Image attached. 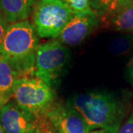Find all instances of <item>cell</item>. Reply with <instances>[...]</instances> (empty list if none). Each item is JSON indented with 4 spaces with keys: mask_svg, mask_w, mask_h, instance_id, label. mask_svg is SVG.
I'll use <instances>...</instances> for the list:
<instances>
[{
    "mask_svg": "<svg viewBox=\"0 0 133 133\" xmlns=\"http://www.w3.org/2000/svg\"><path fill=\"white\" fill-rule=\"evenodd\" d=\"M30 8L28 0H0V11L10 24L27 20Z\"/></svg>",
    "mask_w": 133,
    "mask_h": 133,
    "instance_id": "10",
    "label": "cell"
},
{
    "mask_svg": "<svg viewBox=\"0 0 133 133\" xmlns=\"http://www.w3.org/2000/svg\"><path fill=\"white\" fill-rule=\"evenodd\" d=\"M9 23L7 22L5 16L0 11V46L2 43V41L5 38L6 31L9 27Z\"/></svg>",
    "mask_w": 133,
    "mask_h": 133,
    "instance_id": "17",
    "label": "cell"
},
{
    "mask_svg": "<svg viewBox=\"0 0 133 133\" xmlns=\"http://www.w3.org/2000/svg\"><path fill=\"white\" fill-rule=\"evenodd\" d=\"M63 1H64V0H63Z\"/></svg>",
    "mask_w": 133,
    "mask_h": 133,
    "instance_id": "23",
    "label": "cell"
},
{
    "mask_svg": "<svg viewBox=\"0 0 133 133\" xmlns=\"http://www.w3.org/2000/svg\"><path fill=\"white\" fill-rule=\"evenodd\" d=\"M133 4V0H114L109 6V9L104 16H107L118 11V10Z\"/></svg>",
    "mask_w": 133,
    "mask_h": 133,
    "instance_id": "15",
    "label": "cell"
},
{
    "mask_svg": "<svg viewBox=\"0 0 133 133\" xmlns=\"http://www.w3.org/2000/svg\"><path fill=\"white\" fill-rule=\"evenodd\" d=\"M114 0H90V6L100 18L106 14L109 6Z\"/></svg>",
    "mask_w": 133,
    "mask_h": 133,
    "instance_id": "14",
    "label": "cell"
},
{
    "mask_svg": "<svg viewBox=\"0 0 133 133\" xmlns=\"http://www.w3.org/2000/svg\"><path fill=\"white\" fill-rule=\"evenodd\" d=\"M38 35L28 20L10 24L0 46V53L19 78L33 77L38 47Z\"/></svg>",
    "mask_w": 133,
    "mask_h": 133,
    "instance_id": "2",
    "label": "cell"
},
{
    "mask_svg": "<svg viewBox=\"0 0 133 133\" xmlns=\"http://www.w3.org/2000/svg\"><path fill=\"white\" fill-rule=\"evenodd\" d=\"M88 133H106L104 131H94V132H89Z\"/></svg>",
    "mask_w": 133,
    "mask_h": 133,
    "instance_id": "20",
    "label": "cell"
},
{
    "mask_svg": "<svg viewBox=\"0 0 133 133\" xmlns=\"http://www.w3.org/2000/svg\"><path fill=\"white\" fill-rule=\"evenodd\" d=\"M35 1H36V0H28L29 5H30V7H32V6H33V4H34V2H35Z\"/></svg>",
    "mask_w": 133,
    "mask_h": 133,
    "instance_id": "19",
    "label": "cell"
},
{
    "mask_svg": "<svg viewBox=\"0 0 133 133\" xmlns=\"http://www.w3.org/2000/svg\"><path fill=\"white\" fill-rule=\"evenodd\" d=\"M70 51L60 41L38 45L35 63V76L51 88L61 77L70 61Z\"/></svg>",
    "mask_w": 133,
    "mask_h": 133,
    "instance_id": "5",
    "label": "cell"
},
{
    "mask_svg": "<svg viewBox=\"0 0 133 133\" xmlns=\"http://www.w3.org/2000/svg\"><path fill=\"white\" fill-rule=\"evenodd\" d=\"M127 76L129 82L133 87V56L131 58L130 62H129V64H127Z\"/></svg>",
    "mask_w": 133,
    "mask_h": 133,
    "instance_id": "18",
    "label": "cell"
},
{
    "mask_svg": "<svg viewBox=\"0 0 133 133\" xmlns=\"http://www.w3.org/2000/svg\"><path fill=\"white\" fill-rule=\"evenodd\" d=\"M36 133H42V132H36Z\"/></svg>",
    "mask_w": 133,
    "mask_h": 133,
    "instance_id": "22",
    "label": "cell"
},
{
    "mask_svg": "<svg viewBox=\"0 0 133 133\" xmlns=\"http://www.w3.org/2000/svg\"><path fill=\"white\" fill-rule=\"evenodd\" d=\"M0 133H5L4 130H3V129H2V125H1V124H0Z\"/></svg>",
    "mask_w": 133,
    "mask_h": 133,
    "instance_id": "21",
    "label": "cell"
},
{
    "mask_svg": "<svg viewBox=\"0 0 133 133\" xmlns=\"http://www.w3.org/2000/svg\"><path fill=\"white\" fill-rule=\"evenodd\" d=\"M109 51L114 56H125L133 52V34L122 33L111 39Z\"/></svg>",
    "mask_w": 133,
    "mask_h": 133,
    "instance_id": "12",
    "label": "cell"
},
{
    "mask_svg": "<svg viewBox=\"0 0 133 133\" xmlns=\"http://www.w3.org/2000/svg\"><path fill=\"white\" fill-rule=\"evenodd\" d=\"M13 96L15 102L35 117H43L52 107L54 92L52 88L38 78L24 77L15 81Z\"/></svg>",
    "mask_w": 133,
    "mask_h": 133,
    "instance_id": "3",
    "label": "cell"
},
{
    "mask_svg": "<svg viewBox=\"0 0 133 133\" xmlns=\"http://www.w3.org/2000/svg\"><path fill=\"white\" fill-rule=\"evenodd\" d=\"M18 78L17 73L0 53V108L13 95L15 81Z\"/></svg>",
    "mask_w": 133,
    "mask_h": 133,
    "instance_id": "11",
    "label": "cell"
},
{
    "mask_svg": "<svg viewBox=\"0 0 133 133\" xmlns=\"http://www.w3.org/2000/svg\"><path fill=\"white\" fill-rule=\"evenodd\" d=\"M101 23V18L92 9L81 14H74L72 20L58 37L62 44L75 46L83 42Z\"/></svg>",
    "mask_w": 133,
    "mask_h": 133,
    "instance_id": "8",
    "label": "cell"
},
{
    "mask_svg": "<svg viewBox=\"0 0 133 133\" xmlns=\"http://www.w3.org/2000/svg\"><path fill=\"white\" fill-rule=\"evenodd\" d=\"M74 16L63 0H41L34 12V27L38 36L43 38H58Z\"/></svg>",
    "mask_w": 133,
    "mask_h": 133,
    "instance_id": "4",
    "label": "cell"
},
{
    "mask_svg": "<svg viewBox=\"0 0 133 133\" xmlns=\"http://www.w3.org/2000/svg\"><path fill=\"white\" fill-rule=\"evenodd\" d=\"M74 14H81L90 10V0H64Z\"/></svg>",
    "mask_w": 133,
    "mask_h": 133,
    "instance_id": "13",
    "label": "cell"
},
{
    "mask_svg": "<svg viewBox=\"0 0 133 133\" xmlns=\"http://www.w3.org/2000/svg\"><path fill=\"white\" fill-rule=\"evenodd\" d=\"M101 22L104 28L113 31L133 34V4L112 14L103 16Z\"/></svg>",
    "mask_w": 133,
    "mask_h": 133,
    "instance_id": "9",
    "label": "cell"
},
{
    "mask_svg": "<svg viewBox=\"0 0 133 133\" xmlns=\"http://www.w3.org/2000/svg\"><path fill=\"white\" fill-rule=\"evenodd\" d=\"M44 116L57 133H88L91 130L80 113L66 103L52 104Z\"/></svg>",
    "mask_w": 133,
    "mask_h": 133,
    "instance_id": "6",
    "label": "cell"
},
{
    "mask_svg": "<svg viewBox=\"0 0 133 133\" xmlns=\"http://www.w3.org/2000/svg\"><path fill=\"white\" fill-rule=\"evenodd\" d=\"M66 104L80 113L91 129L98 128L106 133L118 132L126 116L124 103L106 91L75 95Z\"/></svg>",
    "mask_w": 133,
    "mask_h": 133,
    "instance_id": "1",
    "label": "cell"
},
{
    "mask_svg": "<svg viewBox=\"0 0 133 133\" xmlns=\"http://www.w3.org/2000/svg\"><path fill=\"white\" fill-rule=\"evenodd\" d=\"M117 133H133V111Z\"/></svg>",
    "mask_w": 133,
    "mask_h": 133,
    "instance_id": "16",
    "label": "cell"
},
{
    "mask_svg": "<svg viewBox=\"0 0 133 133\" xmlns=\"http://www.w3.org/2000/svg\"><path fill=\"white\" fill-rule=\"evenodd\" d=\"M38 118L16 102H7L0 108V124L5 133H36Z\"/></svg>",
    "mask_w": 133,
    "mask_h": 133,
    "instance_id": "7",
    "label": "cell"
}]
</instances>
